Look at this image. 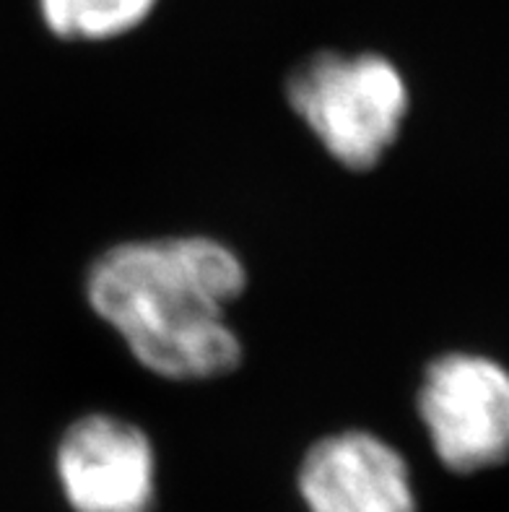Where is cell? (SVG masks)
<instances>
[{"instance_id": "obj_1", "label": "cell", "mask_w": 509, "mask_h": 512, "mask_svg": "<svg viewBox=\"0 0 509 512\" xmlns=\"http://www.w3.org/2000/svg\"><path fill=\"white\" fill-rule=\"evenodd\" d=\"M247 286V263L229 242L167 234L104 247L86 268L84 297L143 370L208 383L242 367L245 344L229 307Z\"/></svg>"}, {"instance_id": "obj_5", "label": "cell", "mask_w": 509, "mask_h": 512, "mask_svg": "<svg viewBox=\"0 0 509 512\" xmlns=\"http://www.w3.org/2000/svg\"><path fill=\"white\" fill-rule=\"evenodd\" d=\"M297 489L307 512H419L411 466L372 429H338L312 442Z\"/></svg>"}, {"instance_id": "obj_4", "label": "cell", "mask_w": 509, "mask_h": 512, "mask_svg": "<svg viewBox=\"0 0 509 512\" xmlns=\"http://www.w3.org/2000/svg\"><path fill=\"white\" fill-rule=\"evenodd\" d=\"M55 476L73 512H151L159 461L141 424L89 411L63 429Z\"/></svg>"}, {"instance_id": "obj_3", "label": "cell", "mask_w": 509, "mask_h": 512, "mask_svg": "<svg viewBox=\"0 0 509 512\" xmlns=\"http://www.w3.org/2000/svg\"><path fill=\"white\" fill-rule=\"evenodd\" d=\"M416 414L437 461L460 476L499 466L509 450V375L481 351L437 354L421 372Z\"/></svg>"}, {"instance_id": "obj_6", "label": "cell", "mask_w": 509, "mask_h": 512, "mask_svg": "<svg viewBox=\"0 0 509 512\" xmlns=\"http://www.w3.org/2000/svg\"><path fill=\"white\" fill-rule=\"evenodd\" d=\"M159 0H37L47 32L65 42H110L136 32Z\"/></svg>"}, {"instance_id": "obj_2", "label": "cell", "mask_w": 509, "mask_h": 512, "mask_svg": "<svg viewBox=\"0 0 509 512\" xmlns=\"http://www.w3.org/2000/svg\"><path fill=\"white\" fill-rule=\"evenodd\" d=\"M286 104L338 167L367 175L411 115L406 73L382 52L320 50L286 76Z\"/></svg>"}]
</instances>
